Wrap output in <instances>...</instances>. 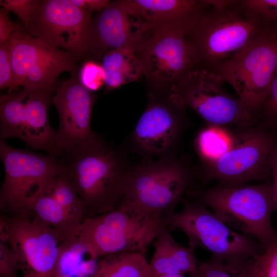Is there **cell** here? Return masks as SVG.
<instances>
[{
    "instance_id": "obj_19",
    "label": "cell",
    "mask_w": 277,
    "mask_h": 277,
    "mask_svg": "<svg viewBox=\"0 0 277 277\" xmlns=\"http://www.w3.org/2000/svg\"><path fill=\"white\" fill-rule=\"evenodd\" d=\"M146 29L169 30L187 36L209 8L204 1L120 0Z\"/></svg>"
},
{
    "instance_id": "obj_8",
    "label": "cell",
    "mask_w": 277,
    "mask_h": 277,
    "mask_svg": "<svg viewBox=\"0 0 277 277\" xmlns=\"http://www.w3.org/2000/svg\"><path fill=\"white\" fill-rule=\"evenodd\" d=\"M191 178L189 168L175 155L143 161L134 166L122 204L162 216L174 211Z\"/></svg>"
},
{
    "instance_id": "obj_31",
    "label": "cell",
    "mask_w": 277,
    "mask_h": 277,
    "mask_svg": "<svg viewBox=\"0 0 277 277\" xmlns=\"http://www.w3.org/2000/svg\"><path fill=\"white\" fill-rule=\"evenodd\" d=\"M7 88L8 93L13 91V74L10 57L9 38L0 44V88Z\"/></svg>"
},
{
    "instance_id": "obj_21",
    "label": "cell",
    "mask_w": 277,
    "mask_h": 277,
    "mask_svg": "<svg viewBox=\"0 0 277 277\" xmlns=\"http://www.w3.org/2000/svg\"><path fill=\"white\" fill-rule=\"evenodd\" d=\"M98 261L75 235L60 244L54 277H92Z\"/></svg>"
},
{
    "instance_id": "obj_18",
    "label": "cell",
    "mask_w": 277,
    "mask_h": 277,
    "mask_svg": "<svg viewBox=\"0 0 277 277\" xmlns=\"http://www.w3.org/2000/svg\"><path fill=\"white\" fill-rule=\"evenodd\" d=\"M145 30L143 22L120 1L110 2L92 18L88 57L97 61L112 50L135 45Z\"/></svg>"
},
{
    "instance_id": "obj_3",
    "label": "cell",
    "mask_w": 277,
    "mask_h": 277,
    "mask_svg": "<svg viewBox=\"0 0 277 277\" xmlns=\"http://www.w3.org/2000/svg\"><path fill=\"white\" fill-rule=\"evenodd\" d=\"M210 207L223 223L254 238L264 248L277 239L271 222L275 211L272 182L258 185H219L190 191Z\"/></svg>"
},
{
    "instance_id": "obj_14",
    "label": "cell",
    "mask_w": 277,
    "mask_h": 277,
    "mask_svg": "<svg viewBox=\"0 0 277 277\" xmlns=\"http://www.w3.org/2000/svg\"><path fill=\"white\" fill-rule=\"evenodd\" d=\"M0 239L17 255L22 277H54L64 241L57 231L30 217L1 213Z\"/></svg>"
},
{
    "instance_id": "obj_15",
    "label": "cell",
    "mask_w": 277,
    "mask_h": 277,
    "mask_svg": "<svg viewBox=\"0 0 277 277\" xmlns=\"http://www.w3.org/2000/svg\"><path fill=\"white\" fill-rule=\"evenodd\" d=\"M272 138L254 126L239 128L231 147L216 160L207 164L203 181L217 180L223 185H238L251 181H267L271 175L269 158Z\"/></svg>"
},
{
    "instance_id": "obj_20",
    "label": "cell",
    "mask_w": 277,
    "mask_h": 277,
    "mask_svg": "<svg viewBox=\"0 0 277 277\" xmlns=\"http://www.w3.org/2000/svg\"><path fill=\"white\" fill-rule=\"evenodd\" d=\"M154 252L149 264L150 275H183L195 270L201 262L194 249L177 243L164 227L153 241Z\"/></svg>"
},
{
    "instance_id": "obj_5",
    "label": "cell",
    "mask_w": 277,
    "mask_h": 277,
    "mask_svg": "<svg viewBox=\"0 0 277 277\" xmlns=\"http://www.w3.org/2000/svg\"><path fill=\"white\" fill-rule=\"evenodd\" d=\"M182 210L161 217L165 228L185 233L189 246L209 251V260L221 262L241 261L262 253L264 247L251 236L238 232L221 221L197 200H183Z\"/></svg>"
},
{
    "instance_id": "obj_28",
    "label": "cell",
    "mask_w": 277,
    "mask_h": 277,
    "mask_svg": "<svg viewBox=\"0 0 277 277\" xmlns=\"http://www.w3.org/2000/svg\"><path fill=\"white\" fill-rule=\"evenodd\" d=\"M248 260L227 262L208 260L201 263L195 270L188 274L189 277H247L245 265Z\"/></svg>"
},
{
    "instance_id": "obj_10",
    "label": "cell",
    "mask_w": 277,
    "mask_h": 277,
    "mask_svg": "<svg viewBox=\"0 0 277 277\" xmlns=\"http://www.w3.org/2000/svg\"><path fill=\"white\" fill-rule=\"evenodd\" d=\"M135 50L143 76L151 91L168 92L172 86L199 66L187 37L171 31L146 29Z\"/></svg>"
},
{
    "instance_id": "obj_11",
    "label": "cell",
    "mask_w": 277,
    "mask_h": 277,
    "mask_svg": "<svg viewBox=\"0 0 277 277\" xmlns=\"http://www.w3.org/2000/svg\"><path fill=\"white\" fill-rule=\"evenodd\" d=\"M56 88H28L0 97V140L17 138L28 146L47 151L56 130L50 125L48 110Z\"/></svg>"
},
{
    "instance_id": "obj_22",
    "label": "cell",
    "mask_w": 277,
    "mask_h": 277,
    "mask_svg": "<svg viewBox=\"0 0 277 277\" xmlns=\"http://www.w3.org/2000/svg\"><path fill=\"white\" fill-rule=\"evenodd\" d=\"M101 64L105 74V85L107 91L137 81L143 76L135 45H127L107 52L102 57Z\"/></svg>"
},
{
    "instance_id": "obj_29",
    "label": "cell",
    "mask_w": 277,
    "mask_h": 277,
    "mask_svg": "<svg viewBox=\"0 0 277 277\" xmlns=\"http://www.w3.org/2000/svg\"><path fill=\"white\" fill-rule=\"evenodd\" d=\"M241 8L267 29L277 33V0H238Z\"/></svg>"
},
{
    "instance_id": "obj_16",
    "label": "cell",
    "mask_w": 277,
    "mask_h": 277,
    "mask_svg": "<svg viewBox=\"0 0 277 277\" xmlns=\"http://www.w3.org/2000/svg\"><path fill=\"white\" fill-rule=\"evenodd\" d=\"M9 40L13 90L19 87L56 88V80L61 73L78 70L71 53L43 43L23 27L14 31Z\"/></svg>"
},
{
    "instance_id": "obj_17",
    "label": "cell",
    "mask_w": 277,
    "mask_h": 277,
    "mask_svg": "<svg viewBox=\"0 0 277 277\" xmlns=\"http://www.w3.org/2000/svg\"><path fill=\"white\" fill-rule=\"evenodd\" d=\"M78 70L56 88L52 103L59 116V126L46 151L49 155L94 142L100 136L91 129L92 107L95 97L80 83Z\"/></svg>"
},
{
    "instance_id": "obj_13",
    "label": "cell",
    "mask_w": 277,
    "mask_h": 277,
    "mask_svg": "<svg viewBox=\"0 0 277 277\" xmlns=\"http://www.w3.org/2000/svg\"><path fill=\"white\" fill-rule=\"evenodd\" d=\"M148 103L130 137L131 149L144 161L175 155L188 125L186 108L169 97L168 92L149 90Z\"/></svg>"
},
{
    "instance_id": "obj_26",
    "label": "cell",
    "mask_w": 277,
    "mask_h": 277,
    "mask_svg": "<svg viewBox=\"0 0 277 277\" xmlns=\"http://www.w3.org/2000/svg\"><path fill=\"white\" fill-rule=\"evenodd\" d=\"M43 189L78 224L85 219V206L66 179L60 174L45 183Z\"/></svg>"
},
{
    "instance_id": "obj_34",
    "label": "cell",
    "mask_w": 277,
    "mask_h": 277,
    "mask_svg": "<svg viewBox=\"0 0 277 277\" xmlns=\"http://www.w3.org/2000/svg\"><path fill=\"white\" fill-rule=\"evenodd\" d=\"M267 125H277V69L271 84L269 95L260 116Z\"/></svg>"
},
{
    "instance_id": "obj_24",
    "label": "cell",
    "mask_w": 277,
    "mask_h": 277,
    "mask_svg": "<svg viewBox=\"0 0 277 277\" xmlns=\"http://www.w3.org/2000/svg\"><path fill=\"white\" fill-rule=\"evenodd\" d=\"M149 264L146 254L121 252L99 259L92 277H149Z\"/></svg>"
},
{
    "instance_id": "obj_25",
    "label": "cell",
    "mask_w": 277,
    "mask_h": 277,
    "mask_svg": "<svg viewBox=\"0 0 277 277\" xmlns=\"http://www.w3.org/2000/svg\"><path fill=\"white\" fill-rule=\"evenodd\" d=\"M207 125L199 132L194 142L198 155L206 164L226 153L232 146L234 136V133L225 127Z\"/></svg>"
},
{
    "instance_id": "obj_27",
    "label": "cell",
    "mask_w": 277,
    "mask_h": 277,
    "mask_svg": "<svg viewBox=\"0 0 277 277\" xmlns=\"http://www.w3.org/2000/svg\"><path fill=\"white\" fill-rule=\"evenodd\" d=\"M245 268L247 277H277V239L262 253L248 259Z\"/></svg>"
},
{
    "instance_id": "obj_30",
    "label": "cell",
    "mask_w": 277,
    "mask_h": 277,
    "mask_svg": "<svg viewBox=\"0 0 277 277\" xmlns=\"http://www.w3.org/2000/svg\"><path fill=\"white\" fill-rule=\"evenodd\" d=\"M78 76L81 84L90 92L99 90L105 84V74L101 63L89 60L80 68Z\"/></svg>"
},
{
    "instance_id": "obj_32",
    "label": "cell",
    "mask_w": 277,
    "mask_h": 277,
    "mask_svg": "<svg viewBox=\"0 0 277 277\" xmlns=\"http://www.w3.org/2000/svg\"><path fill=\"white\" fill-rule=\"evenodd\" d=\"M18 257L7 243L0 241V276L18 277Z\"/></svg>"
},
{
    "instance_id": "obj_36",
    "label": "cell",
    "mask_w": 277,
    "mask_h": 277,
    "mask_svg": "<svg viewBox=\"0 0 277 277\" xmlns=\"http://www.w3.org/2000/svg\"><path fill=\"white\" fill-rule=\"evenodd\" d=\"M269 165L273 177L272 193L275 208L277 212V143H275L269 158Z\"/></svg>"
},
{
    "instance_id": "obj_1",
    "label": "cell",
    "mask_w": 277,
    "mask_h": 277,
    "mask_svg": "<svg viewBox=\"0 0 277 277\" xmlns=\"http://www.w3.org/2000/svg\"><path fill=\"white\" fill-rule=\"evenodd\" d=\"M60 174L85 206V219L117 208L122 204L132 166L122 150L100 137L57 154Z\"/></svg>"
},
{
    "instance_id": "obj_35",
    "label": "cell",
    "mask_w": 277,
    "mask_h": 277,
    "mask_svg": "<svg viewBox=\"0 0 277 277\" xmlns=\"http://www.w3.org/2000/svg\"><path fill=\"white\" fill-rule=\"evenodd\" d=\"M9 11L4 8L0 9V44L7 41L14 31L23 27L12 22L9 18Z\"/></svg>"
},
{
    "instance_id": "obj_4",
    "label": "cell",
    "mask_w": 277,
    "mask_h": 277,
    "mask_svg": "<svg viewBox=\"0 0 277 277\" xmlns=\"http://www.w3.org/2000/svg\"><path fill=\"white\" fill-rule=\"evenodd\" d=\"M161 217L135 206L122 204L113 211L84 219L76 235L97 259L121 252L146 255L149 246L165 227Z\"/></svg>"
},
{
    "instance_id": "obj_9",
    "label": "cell",
    "mask_w": 277,
    "mask_h": 277,
    "mask_svg": "<svg viewBox=\"0 0 277 277\" xmlns=\"http://www.w3.org/2000/svg\"><path fill=\"white\" fill-rule=\"evenodd\" d=\"M0 156L5 169L1 213L30 217L28 202L45 183L61 173V164L54 156L14 148L3 140H0Z\"/></svg>"
},
{
    "instance_id": "obj_7",
    "label": "cell",
    "mask_w": 277,
    "mask_h": 277,
    "mask_svg": "<svg viewBox=\"0 0 277 277\" xmlns=\"http://www.w3.org/2000/svg\"><path fill=\"white\" fill-rule=\"evenodd\" d=\"M224 83L213 71L198 67L172 86L168 95L178 105L192 109L208 125L255 126L258 117L238 97L228 93Z\"/></svg>"
},
{
    "instance_id": "obj_12",
    "label": "cell",
    "mask_w": 277,
    "mask_h": 277,
    "mask_svg": "<svg viewBox=\"0 0 277 277\" xmlns=\"http://www.w3.org/2000/svg\"><path fill=\"white\" fill-rule=\"evenodd\" d=\"M91 13L71 0H37L23 30L51 47L71 53L80 61L88 57Z\"/></svg>"
},
{
    "instance_id": "obj_6",
    "label": "cell",
    "mask_w": 277,
    "mask_h": 277,
    "mask_svg": "<svg viewBox=\"0 0 277 277\" xmlns=\"http://www.w3.org/2000/svg\"><path fill=\"white\" fill-rule=\"evenodd\" d=\"M206 68L229 84L259 118L277 69V33L265 29L239 54Z\"/></svg>"
},
{
    "instance_id": "obj_23",
    "label": "cell",
    "mask_w": 277,
    "mask_h": 277,
    "mask_svg": "<svg viewBox=\"0 0 277 277\" xmlns=\"http://www.w3.org/2000/svg\"><path fill=\"white\" fill-rule=\"evenodd\" d=\"M43 186L28 203L30 217L57 231L64 241L75 236L80 224L43 189Z\"/></svg>"
},
{
    "instance_id": "obj_33",
    "label": "cell",
    "mask_w": 277,
    "mask_h": 277,
    "mask_svg": "<svg viewBox=\"0 0 277 277\" xmlns=\"http://www.w3.org/2000/svg\"><path fill=\"white\" fill-rule=\"evenodd\" d=\"M37 2V0H1L0 5L2 8L16 14L24 27L28 23Z\"/></svg>"
},
{
    "instance_id": "obj_38",
    "label": "cell",
    "mask_w": 277,
    "mask_h": 277,
    "mask_svg": "<svg viewBox=\"0 0 277 277\" xmlns=\"http://www.w3.org/2000/svg\"><path fill=\"white\" fill-rule=\"evenodd\" d=\"M149 277H185V275H164L160 276H153L149 275Z\"/></svg>"
},
{
    "instance_id": "obj_37",
    "label": "cell",
    "mask_w": 277,
    "mask_h": 277,
    "mask_svg": "<svg viewBox=\"0 0 277 277\" xmlns=\"http://www.w3.org/2000/svg\"><path fill=\"white\" fill-rule=\"evenodd\" d=\"M75 6L90 12L101 11L109 3L108 0H71Z\"/></svg>"
},
{
    "instance_id": "obj_2",
    "label": "cell",
    "mask_w": 277,
    "mask_h": 277,
    "mask_svg": "<svg viewBox=\"0 0 277 277\" xmlns=\"http://www.w3.org/2000/svg\"><path fill=\"white\" fill-rule=\"evenodd\" d=\"M205 1L208 9L186 37L199 67L208 68L242 52L265 29L238 1Z\"/></svg>"
}]
</instances>
